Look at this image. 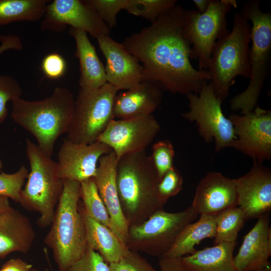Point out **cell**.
<instances>
[{"label": "cell", "mask_w": 271, "mask_h": 271, "mask_svg": "<svg viewBox=\"0 0 271 271\" xmlns=\"http://www.w3.org/2000/svg\"><path fill=\"white\" fill-rule=\"evenodd\" d=\"M185 10L176 5L121 44L142 63V82L187 95L198 94L211 77L208 70L196 69L191 63L195 57L183 34Z\"/></svg>", "instance_id": "6da1fadb"}, {"label": "cell", "mask_w": 271, "mask_h": 271, "mask_svg": "<svg viewBox=\"0 0 271 271\" xmlns=\"http://www.w3.org/2000/svg\"><path fill=\"white\" fill-rule=\"evenodd\" d=\"M145 151L125 155L117 161L118 195L129 227L142 223L163 208L157 194V172Z\"/></svg>", "instance_id": "7a4b0ae2"}, {"label": "cell", "mask_w": 271, "mask_h": 271, "mask_svg": "<svg viewBox=\"0 0 271 271\" xmlns=\"http://www.w3.org/2000/svg\"><path fill=\"white\" fill-rule=\"evenodd\" d=\"M75 99L69 89L56 87L51 96L41 100L19 98L13 101L11 116L35 138L38 146L51 157L58 138L69 129Z\"/></svg>", "instance_id": "3957f363"}, {"label": "cell", "mask_w": 271, "mask_h": 271, "mask_svg": "<svg viewBox=\"0 0 271 271\" xmlns=\"http://www.w3.org/2000/svg\"><path fill=\"white\" fill-rule=\"evenodd\" d=\"M63 189L44 243L52 251L59 271H66L83 255L87 244L79 210L80 183L62 180Z\"/></svg>", "instance_id": "277c9868"}, {"label": "cell", "mask_w": 271, "mask_h": 271, "mask_svg": "<svg viewBox=\"0 0 271 271\" xmlns=\"http://www.w3.org/2000/svg\"><path fill=\"white\" fill-rule=\"evenodd\" d=\"M250 42V26L242 9L234 15L232 30L214 44L207 69L215 94L222 102L236 77H249Z\"/></svg>", "instance_id": "5b68a950"}, {"label": "cell", "mask_w": 271, "mask_h": 271, "mask_svg": "<svg viewBox=\"0 0 271 271\" xmlns=\"http://www.w3.org/2000/svg\"><path fill=\"white\" fill-rule=\"evenodd\" d=\"M26 150L30 172L19 203L25 209L39 213L37 225L44 228L51 225L63 191V180L58 176L57 162L37 144L27 139Z\"/></svg>", "instance_id": "8992f818"}, {"label": "cell", "mask_w": 271, "mask_h": 271, "mask_svg": "<svg viewBox=\"0 0 271 271\" xmlns=\"http://www.w3.org/2000/svg\"><path fill=\"white\" fill-rule=\"evenodd\" d=\"M259 6L258 1H251L245 3L242 8L248 21L252 24L251 46L249 51L250 80L245 90L230 101V108L233 110H240L242 114L252 111L257 105L270 68L271 12H262Z\"/></svg>", "instance_id": "52a82bcc"}, {"label": "cell", "mask_w": 271, "mask_h": 271, "mask_svg": "<svg viewBox=\"0 0 271 271\" xmlns=\"http://www.w3.org/2000/svg\"><path fill=\"white\" fill-rule=\"evenodd\" d=\"M198 215L191 206L174 213L159 210L142 223L129 227L126 245L131 250L163 257Z\"/></svg>", "instance_id": "ba28073f"}, {"label": "cell", "mask_w": 271, "mask_h": 271, "mask_svg": "<svg viewBox=\"0 0 271 271\" xmlns=\"http://www.w3.org/2000/svg\"><path fill=\"white\" fill-rule=\"evenodd\" d=\"M118 90L108 83L94 89H79L66 139L77 144L97 141L114 118L113 105Z\"/></svg>", "instance_id": "9c48e42d"}, {"label": "cell", "mask_w": 271, "mask_h": 271, "mask_svg": "<svg viewBox=\"0 0 271 271\" xmlns=\"http://www.w3.org/2000/svg\"><path fill=\"white\" fill-rule=\"evenodd\" d=\"M232 7H237L235 0H211L203 13L185 10L183 34L193 46L199 70H207L214 44L229 33L226 16Z\"/></svg>", "instance_id": "30bf717a"}, {"label": "cell", "mask_w": 271, "mask_h": 271, "mask_svg": "<svg viewBox=\"0 0 271 271\" xmlns=\"http://www.w3.org/2000/svg\"><path fill=\"white\" fill-rule=\"evenodd\" d=\"M189 111L182 114L198 126L200 135L207 143L214 139L217 152L226 147H232L236 137L233 125L224 116L222 108V101L216 96L209 81L203 85L198 94L189 93Z\"/></svg>", "instance_id": "8fae6325"}, {"label": "cell", "mask_w": 271, "mask_h": 271, "mask_svg": "<svg viewBox=\"0 0 271 271\" xmlns=\"http://www.w3.org/2000/svg\"><path fill=\"white\" fill-rule=\"evenodd\" d=\"M160 130L159 123L152 114L113 118L97 141L109 147L118 160L125 155L146 150Z\"/></svg>", "instance_id": "7c38bea8"}, {"label": "cell", "mask_w": 271, "mask_h": 271, "mask_svg": "<svg viewBox=\"0 0 271 271\" xmlns=\"http://www.w3.org/2000/svg\"><path fill=\"white\" fill-rule=\"evenodd\" d=\"M236 139L232 148L261 163L271 159V111L257 105L245 114L228 118Z\"/></svg>", "instance_id": "4fadbf2b"}, {"label": "cell", "mask_w": 271, "mask_h": 271, "mask_svg": "<svg viewBox=\"0 0 271 271\" xmlns=\"http://www.w3.org/2000/svg\"><path fill=\"white\" fill-rule=\"evenodd\" d=\"M42 30L61 32L66 26L85 32L94 38L109 35L110 29L87 0H54L46 8Z\"/></svg>", "instance_id": "5bb4252c"}, {"label": "cell", "mask_w": 271, "mask_h": 271, "mask_svg": "<svg viewBox=\"0 0 271 271\" xmlns=\"http://www.w3.org/2000/svg\"><path fill=\"white\" fill-rule=\"evenodd\" d=\"M111 151L107 145L98 141L83 144L64 139L58 153V176L62 180L79 183L92 178L99 159Z\"/></svg>", "instance_id": "9a60e30c"}, {"label": "cell", "mask_w": 271, "mask_h": 271, "mask_svg": "<svg viewBox=\"0 0 271 271\" xmlns=\"http://www.w3.org/2000/svg\"><path fill=\"white\" fill-rule=\"evenodd\" d=\"M235 181L237 206L246 220L267 214L271 209L270 170L253 160L250 171Z\"/></svg>", "instance_id": "2e32d148"}, {"label": "cell", "mask_w": 271, "mask_h": 271, "mask_svg": "<svg viewBox=\"0 0 271 271\" xmlns=\"http://www.w3.org/2000/svg\"><path fill=\"white\" fill-rule=\"evenodd\" d=\"M106 60L105 71L107 83L118 91L128 90L142 82L143 68L134 56L119 43L109 37L96 39Z\"/></svg>", "instance_id": "e0dca14e"}, {"label": "cell", "mask_w": 271, "mask_h": 271, "mask_svg": "<svg viewBox=\"0 0 271 271\" xmlns=\"http://www.w3.org/2000/svg\"><path fill=\"white\" fill-rule=\"evenodd\" d=\"M117 161L112 151L102 156L99 160L96 174L92 179L109 215L112 231L126 245L129 225L123 214L118 195L116 182Z\"/></svg>", "instance_id": "ac0fdd59"}, {"label": "cell", "mask_w": 271, "mask_h": 271, "mask_svg": "<svg viewBox=\"0 0 271 271\" xmlns=\"http://www.w3.org/2000/svg\"><path fill=\"white\" fill-rule=\"evenodd\" d=\"M237 206L235 179L208 172L198 183L191 206L198 214H216Z\"/></svg>", "instance_id": "d6986e66"}, {"label": "cell", "mask_w": 271, "mask_h": 271, "mask_svg": "<svg viewBox=\"0 0 271 271\" xmlns=\"http://www.w3.org/2000/svg\"><path fill=\"white\" fill-rule=\"evenodd\" d=\"M271 229L267 214L258 218L244 236L237 254L233 257L237 271H257L270 264Z\"/></svg>", "instance_id": "ffe728a7"}, {"label": "cell", "mask_w": 271, "mask_h": 271, "mask_svg": "<svg viewBox=\"0 0 271 271\" xmlns=\"http://www.w3.org/2000/svg\"><path fill=\"white\" fill-rule=\"evenodd\" d=\"M36 233L29 218L12 207L0 216V258L18 251L27 253Z\"/></svg>", "instance_id": "44dd1931"}, {"label": "cell", "mask_w": 271, "mask_h": 271, "mask_svg": "<svg viewBox=\"0 0 271 271\" xmlns=\"http://www.w3.org/2000/svg\"><path fill=\"white\" fill-rule=\"evenodd\" d=\"M163 90L155 85L142 82L131 89L116 94L113 116L118 119L152 114L161 103Z\"/></svg>", "instance_id": "7402d4cb"}, {"label": "cell", "mask_w": 271, "mask_h": 271, "mask_svg": "<svg viewBox=\"0 0 271 271\" xmlns=\"http://www.w3.org/2000/svg\"><path fill=\"white\" fill-rule=\"evenodd\" d=\"M69 32L75 40V56L79 62L80 88L94 89L101 87L107 83L105 67L98 58L87 34L71 28Z\"/></svg>", "instance_id": "603a6c76"}, {"label": "cell", "mask_w": 271, "mask_h": 271, "mask_svg": "<svg viewBox=\"0 0 271 271\" xmlns=\"http://www.w3.org/2000/svg\"><path fill=\"white\" fill-rule=\"evenodd\" d=\"M79 210L85 226L87 245L97 252L108 264L118 261L127 247L110 229L90 217L80 201Z\"/></svg>", "instance_id": "cb8c5ba5"}, {"label": "cell", "mask_w": 271, "mask_h": 271, "mask_svg": "<svg viewBox=\"0 0 271 271\" xmlns=\"http://www.w3.org/2000/svg\"><path fill=\"white\" fill-rule=\"evenodd\" d=\"M236 242H223L180 258L184 271H237L233 261Z\"/></svg>", "instance_id": "d4e9b609"}, {"label": "cell", "mask_w": 271, "mask_h": 271, "mask_svg": "<svg viewBox=\"0 0 271 271\" xmlns=\"http://www.w3.org/2000/svg\"><path fill=\"white\" fill-rule=\"evenodd\" d=\"M216 215L200 214L199 219L185 226L180 233L169 250L163 256L180 258L191 254L203 239L214 238L216 234Z\"/></svg>", "instance_id": "484cf974"}, {"label": "cell", "mask_w": 271, "mask_h": 271, "mask_svg": "<svg viewBox=\"0 0 271 271\" xmlns=\"http://www.w3.org/2000/svg\"><path fill=\"white\" fill-rule=\"evenodd\" d=\"M50 0H0V26L43 18Z\"/></svg>", "instance_id": "4316f807"}, {"label": "cell", "mask_w": 271, "mask_h": 271, "mask_svg": "<svg viewBox=\"0 0 271 271\" xmlns=\"http://www.w3.org/2000/svg\"><path fill=\"white\" fill-rule=\"evenodd\" d=\"M245 220L244 214L238 206L226 209L216 214L214 244L236 242L238 233Z\"/></svg>", "instance_id": "83f0119b"}, {"label": "cell", "mask_w": 271, "mask_h": 271, "mask_svg": "<svg viewBox=\"0 0 271 271\" xmlns=\"http://www.w3.org/2000/svg\"><path fill=\"white\" fill-rule=\"evenodd\" d=\"M80 198L86 213L112 230L110 218L92 178L80 183Z\"/></svg>", "instance_id": "f1b7e54d"}, {"label": "cell", "mask_w": 271, "mask_h": 271, "mask_svg": "<svg viewBox=\"0 0 271 271\" xmlns=\"http://www.w3.org/2000/svg\"><path fill=\"white\" fill-rule=\"evenodd\" d=\"M177 0H128L126 11L152 23L164 13L175 7Z\"/></svg>", "instance_id": "f546056e"}, {"label": "cell", "mask_w": 271, "mask_h": 271, "mask_svg": "<svg viewBox=\"0 0 271 271\" xmlns=\"http://www.w3.org/2000/svg\"><path fill=\"white\" fill-rule=\"evenodd\" d=\"M28 169L22 165L15 173H0V196L19 203L23 186L29 175Z\"/></svg>", "instance_id": "4dcf8cb0"}, {"label": "cell", "mask_w": 271, "mask_h": 271, "mask_svg": "<svg viewBox=\"0 0 271 271\" xmlns=\"http://www.w3.org/2000/svg\"><path fill=\"white\" fill-rule=\"evenodd\" d=\"M174 156L173 146L169 140L159 141L153 145L151 157L157 172L159 181L174 166Z\"/></svg>", "instance_id": "1f68e13d"}, {"label": "cell", "mask_w": 271, "mask_h": 271, "mask_svg": "<svg viewBox=\"0 0 271 271\" xmlns=\"http://www.w3.org/2000/svg\"><path fill=\"white\" fill-rule=\"evenodd\" d=\"M100 19L110 29L116 26V16L121 10H126L128 0H87Z\"/></svg>", "instance_id": "d6a6232c"}, {"label": "cell", "mask_w": 271, "mask_h": 271, "mask_svg": "<svg viewBox=\"0 0 271 271\" xmlns=\"http://www.w3.org/2000/svg\"><path fill=\"white\" fill-rule=\"evenodd\" d=\"M22 95V87L16 78L10 75H0V123L8 115V102L21 98Z\"/></svg>", "instance_id": "836d02e7"}, {"label": "cell", "mask_w": 271, "mask_h": 271, "mask_svg": "<svg viewBox=\"0 0 271 271\" xmlns=\"http://www.w3.org/2000/svg\"><path fill=\"white\" fill-rule=\"evenodd\" d=\"M183 188V178L174 166L160 180L157 184L159 200L163 206L168 200L178 194Z\"/></svg>", "instance_id": "e575fe53"}, {"label": "cell", "mask_w": 271, "mask_h": 271, "mask_svg": "<svg viewBox=\"0 0 271 271\" xmlns=\"http://www.w3.org/2000/svg\"><path fill=\"white\" fill-rule=\"evenodd\" d=\"M108 264L110 271H157L138 252L128 248L118 261Z\"/></svg>", "instance_id": "d590c367"}, {"label": "cell", "mask_w": 271, "mask_h": 271, "mask_svg": "<svg viewBox=\"0 0 271 271\" xmlns=\"http://www.w3.org/2000/svg\"><path fill=\"white\" fill-rule=\"evenodd\" d=\"M66 271H110L109 264L88 245L82 256Z\"/></svg>", "instance_id": "8d00e7d4"}, {"label": "cell", "mask_w": 271, "mask_h": 271, "mask_svg": "<svg viewBox=\"0 0 271 271\" xmlns=\"http://www.w3.org/2000/svg\"><path fill=\"white\" fill-rule=\"evenodd\" d=\"M41 69L48 79L55 80L63 77L67 70V63L64 58L57 53H50L42 60Z\"/></svg>", "instance_id": "74e56055"}, {"label": "cell", "mask_w": 271, "mask_h": 271, "mask_svg": "<svg viewBox=\"0 0 271 271\" xmlns=\"http://www.w3.org/2000/svg\"><path fill=\"white\" fill-rule=\"evenodd\" d=\"M0 54L9 50H22L23 45L17 35L9 34L0 35Z\"/></svg>", "instance_id": "f35d334b"}, {"label": "cell", "mask_w": 271, "mask_h": 271, "mask_svg": "<svg viewBox=\"0 0 271 271\" xmlns=\"http://www.w3.org/2000/svg\"><path fill=\"white\" fill-rule=\"evenodd\" d=\"M32 265L20 258H12L5 262L0 271H31Z\"/></svg>", "instance_id": "ab89813d"}, {"label": "cell", "mask_w": 271, "mask_h": 271, "mask_svg": "<svg viewBox=\"0 0 271 271\" xmlns=\"http://www.w3.org/2000/svg\"><path fill=\"white\" fill-rule=\"evenodd\" d=\"M159 264L161 271H184L180 258L161 257Z\"/></svg>", "instance_id": "60d3db41"}, {"label": "cell", "mask_w": 271, "mask_h": 271, "mask_svg": "<svg viewBox=\"0 0 271 271\" xmlns=\"http://www.w3.org/2000/svg\"><path fill=\"white\" fill-rule=\"evenodd\" d=\"M211 0H193L197 11L200 13H204L208 9Z\"/></svg>", "instance_id": "b9f144b4"}, {"label": "cell", "mask_w": 271, "mask_h": 271, "mask_svg": "<svg viewBox=\"0 0 271 271\" xmlns=\"http://www.w3.org/2000/svg\"><path fill=\"white\" fill-rule=\"evenodd\" d=\"M12 208L9 198L7 197L0 196V216Z\"/></svg>", "instance_id": "7bdbcfd3"}, {"label": "cell", "mask_w": 271, "mask_h": 271, "mask_svg": "<svg viewBox=\"0 0 271 271\" xmlns=\"http://www.w3.org/2000/svg\"><path fill=\"white\" fill-rule=\"evenodd\" d=\"M257 271H271V266L270 265H268V266L260 269Z\"/></svg>", "instance_id": "ee69618b"}, {"label": "cell", "mask_w": 271, "mask_h": 271, "mask_svg": "<svg viewBox=\"0 0 271 271\" xmlns=\"http://www.w3.org/2000/svg\"><path fill=\"white\" fill-rule=\"evenodd\" d=\"M31 271H51V270L49 268H46L42 270H38V269L32 268Z\"/></svg>", "instance_id": "f6af8a7d"}, {"label": "cell", "mask_w": 271, "mask_h": 271, "mask_svg": "<svg viewBox=\"0 0 271 271\" xmlns=\"http://www.w3.org/2000/svg\"><path fill=\"white\" fill-rule=\"evenodd\" d=\"M2 167H3V163L0 160V170L2 168Z\"/></svg>", "instance_id": "bcb514c9"}]
</instances>
